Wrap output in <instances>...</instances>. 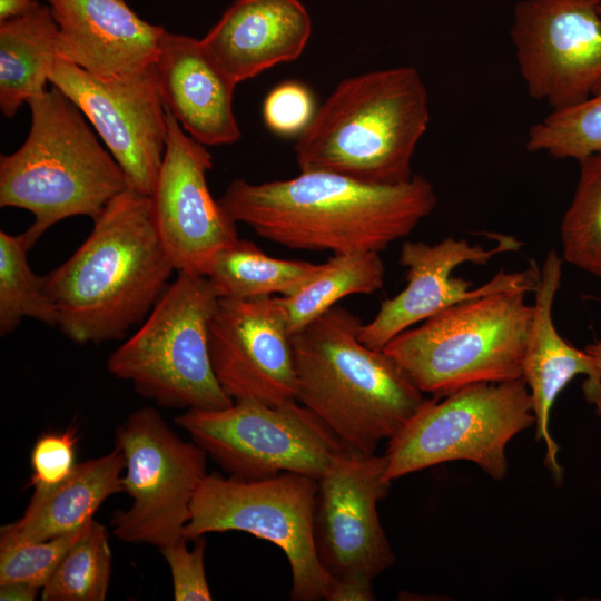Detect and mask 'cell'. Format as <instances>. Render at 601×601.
I'll use <instances>...</instances> for the list:
<instances>
[{
  "label": "cell",
  "instance_id": "obj_1",
  "mask_svg": "<svg viewBox=\"0 0 601 601\" xmlns=\"http://www.w3.org/2000/svg\"><path fill=\"white\" fill-rule=\"evenodd\" d=\"M236 221L290 249L382 252L406 237L437 205L422 175L397 185H373L342 175L300 170L283 180L236 178L219 198Z\"/></svg>",
  "mask_w": 601,
  "mask_h": 601
},
{
  "label": "cell",
  "instance_id": "obj_2",
  "mask_svg": "<svg viewBox=\"0 0 601 601\" xmlns=\"http://www.w3.org/2000/svg\"><path fill=\"white\" fill-rule=\"evenodd\" d=\"M174 270L151 196L128 187L93 219L77 250L45 275V287L61 332L78 344H99L142 323Z\"/></svg>",
  "mask_w": 601,
  "mask_h": 601
},
{
  "label": "cell",
  "instance_id": "obj_3",
  "mask_svg": "<svg viewBox=\"0 0 601 601\" xmlns=\"http://www.w3.org/2000/svg\"><path fill=\"white\" fill-rule=\"evenodd\" d=\"M363 324L336 304L293 334L296 400L347 447L375 453L427 398L383 349L361 342Z\"/></svg>",
  "mask_w": 601,
  "mask_h": 601
},
{
  "label": "cell",
  "instance_id": "obj_4",
  "mask_svg": "<svg viewBox=\"0 0 601 601\" xmlns=\"http://www.w3.org/2000/svg\"><path fill=\"white\" fill-rule=\"evenodd\" d=\"M431 119L418 70L400 66L342 80L297 137L299 170L342 175L373 185L413 177L412 159Z\"/></svg>",
  "mask_w": 601,
  "mask_h": 601
},
{
  "label": "cell",
  "instance_id": "obj_5",
  "mask_svg": "<svg viewBox=\"0 0 601 601\" xmlns=\"http://www.w3.org/2000/svg\"><path fill=\"white\" fill-rule=\"evenodd\" d=\"M27 104L31 114L27 139L0 157V207L35 216L24 231L33 246L66 218H97L129 181L82 112L59 89L52 86Z\"/></svg>",
  "mask_w": 601,
  "mask_h": 601
},
{
  "label": "cell",
  "instance_id": "obj_6",
  "mask_svg": "<svg viewBox=\"0 0 601 601\" xmlns=\"http://www.w3.org/2000/svg\"><path fill=\"white\" fill-rule=\"evenodd\" d=\"M525 292L483 294L405 329L383 351L424 394L518 380L533 314Z\"/></svg>",
  "mask_w": 601,
  "mask_h": 601
},
{
  "label": "cell",
  "instance_id": "obj_7",
  "mask_svg": "<svg viewBox=\"0 0 601 601\" xmlns=\"http://www.w3.org/2000/svg\"><path fill=\"white\" fill-rule=\"evenodd\" d=\"M219 298L206 276L178 273L140 327L110 354V374L131 382L137 393L160 406L231 405L209 353L210 322Z\"/></svg>",
  "mask_w": 601,
  "mask_h": 601
},
{
  "label": "cell",
  "instance_id": "obj_8",
  "mask_svg": "<svg viewBox=\"0 0 601 601\" xmlns=\"http://www.w3.org/2000/svg\"><path fill=\"white\" fill-rule=\"evenodd\" d=\"M535 424L522 378L476 383L446 396L427 398L387 441L385 479L452 461H469L494 481L509 470L506 445Z\"/></svg>",
  "mask_w": 601,
  "mask_h": 601
},
{
  "label": "cell",
  "instance_id": "obj_9",
  "mask_svg": "<svg viewBox=\"0 0 601 601\" xmlns=\"http://www.w3.org/2000/svg\"><path fill=\"white\" fill-rule=\"evenodd\" d=\"M317 491V480L293 472L259 480L207 474L191 501L183 536L242 531L266 540L288 560L290 599L325 600L332 580L315 546Z\"/></svg>",
  "mask_w": 601,
  "mask_h": 601
},
{
  "label": "cell",
  "instance_id": "obj_10",
  "mask_svg": "<svg viewBox=\"0 0 601 601\" xmlns=\"http://www.w3.org/2000/svg\"><path fill=\"white\" fill-rule=\"evenodd\" d=\"M175 423L230 476L243 480L293 472L318 481L347 449L298 401L238 400L218 410H186Z\"/></svg>",
  "mask_w": 601,
  "mask_h": 601
},
{
  "label": "cell",
  "instance_id": "obj_11",
  "mask_svg": "<svg viewBox=\"0 0 601 601\" xmlns=\"http://www.w3.org/2000/svg\"><path fill=\"white\" fill-rule=\"evenodd\" d=\"M115 442L125 459L124 492L132 503L114 513L112 533L126 543L161 550L183 536L191 501L207 475V453L180 439L152 407L132 412L117 426Z\"/></svg>",
  "mask_w": 601,
  "mask_h": 601
},
{
  "label": "cell",
  "instance_id": "obj_12",
  "mask_svg": "<svg viewBox=\"0 0 601 601\" xmlns=\"http://www.w3.org/2000/svg\"><path fill=\"white\" fill-rule=\"evenodd\" d=\"M601 0H521L510 29L531 98L551 110L588 98L601 81Z\"/></svg>",
  "mask_w": 601,
  "mask_h": 601
},
{
  "label": "cell",
  "instance_id": "obj_13",
  "mask_svg": "<svg viewBox=\"0 0 601 601\" xmlns=\"http://www.w3.org/2000/svg\"><path fill=\"white\" fill-rule=\"evenodd\" d=\"M385 470V455L347 447L317 481L315 546L332 581L373 584L395 561L377 512L392 483Z\"/></svg>",
  "mask_w": 601,
  "mask_h": 601
},
{
  "label": "cell",
  "instance_id": "obj_14",
  "mask_svg": "<svg viewBox=\"0 0 601 601\" xmlns=\"http://www.w3.org/2000/svg\"><path fill=\"white\" fill-rule=\"evenodd\" d=\"M49 82L87 117L129 187L151 196L168 130L155 66L134 75L99 77L58 59Z\"/></svg>",
  "mask_w": 601,
  "mask_h": 601
},
{
  "label": "cell",
  "instance_id": "obj_15",
  "mask_svg": "<svg viewBox=\"0 0 601 601\" xmlns=\"http://www.w3.org/2000/svg\"><path fill=\"white\" fill-rule=\"evenodd\" d=\"M494 236L496 245L491 248L453 237L433 245L405 240L398 262L406 268V286L394 297L383 300L374 318L362 325L361 342L371 348L383 349L400 333L461 302L487 293L534 292L540 277V267L534 259L524 270H500L479 287L452 276L464 263L485 265L496 255L519 250L522 246L515 237Z\"/></svg>",
  "mask_w": 601,
  "mask_h": 601
},
{
  "label": "cell",
  "instance_id": "obj_16",
  "mask_svg": "<svg viewBox=\"0 0 601 601\" xmlns=\"http://www.w3.org/2000/svg\"><path fill=\"white\" fill-rule=\"evenodd\" d=\"M293 332L279 297H220L209 328L215 375L234 400L297 401Z\"/></svg>",
  "mask_w": 601,
  "mask_h": 601
},
{
  "label": "cell",
  "instance_id": "obj_17",
  "mask_svg": "<svg viewBox=\"0 0 601 601\" xmlns=\"http://www.w3.org/2000/svg\"><path fill=\"white\" fill-rule=\"evenodd\" d=\"M167 138L151 194L155 220L177 273L205 276L223 248L239 237L236 221L207 185L213 157L166 110Z\"/></svg>",
  "mask_w": 601,
  "mask_h": 601
},
{
  "label": "cell",
  "instance_id": "obj_18",
  "mask_svg": "<svg viewBox=\"0 0 601 601\" xmlns=\"http://www.w3.org/2000/svg\"><path fill=\"white\" fill-rule=\"evenodd\" d=\"M562 260L551 249L540 268L521 376L531 397L535 439L545 445L544 464L556 484L562 482L563 469L558 460L559 445L550 431L551 412L559 394L577 375L585 376L584 397L601 417V373L584 349L574 347L559 334L552 317L561 286Z\"/></svg>",
  "mask_w": 601,
  "mask_h": 601
},
{
  "label": "cell",
  "instance_id": "obj_19",
  "mask_svg": "<svg viewBox=\"0 0 601 601\" xmlns=\"http://www.w3.org/2000/svg\"><path fill=\"white\" fill-rule=\"evenodd\" d=\"M59 28V59L99 77L155 66L166 29L141 19L125 0H45Z\"/></svg>",
  "mask_w": 601,
  "mask_h": 601
},
{
  "label": "cell",
  "instance_id": "obj_20",
  "mask_svg": "<svg viewBox=\"0 0 601 601\" xmlns=\"http://www.w3.org/2000/svg\"><path fill=\"white\" fill-rule=\"evenodd\" d=\"M155 73L165 109L191 138L205 146L240 138L233 108L237 83L201 39L166 31Z\"/></svg>",
  "mask_w": 601,
  "mask_h": 601
},
{
  "label": "cell",
  "instance_id": "obj_21",
  "mask_svg": "<svg viewBox=\"0 0 601 601\" xmlns=\"http://www.w3.org/2000/svg\"><path fill=\"white\" fill-rule=\"evenodd\" d=\"M311 33L300 0H235L201 41L238 85L297 59Z\"/></svg>",
  "mask_w": 601,
  "mask_h": 601
},
{
  "label": "cell",
  "instance_id": "obj_22",
  "mask_svg": "<svg viewBox=\"0 0 601 601\" xmlns=\"http://www.w3.org/2000/svg\"><path fill=\"white\" fill-rule=\"evenodd\" d=\"M125 459L115 447L108 454L77 463L61 482L35 487L22 516L1 526L0 548L45 541L89 523L110 495L124 492Z\"/></svg>",
  "mask_w": 601,
  "mask_h": 601
},
{
  "label": "cell",
  "instance_id": "obj_23",
  "mask_svg": "<svg viewBox=\"0 0 601 601\" xmlns=\"http://www.w3.org/2000/svg\"><path fill=\"white\" fill-rule=\"evenodd\" d=\"M59 59V28L48 4L0 22V108L11 118L19 107L47 91Z\"/></svg>",
  "mask_w": 601,
  "mask_h": 601
},
{
  "label": "cell",
  "instance_id": "obj_24",
  "mask_svg": "<svg viewBox=\"0 0 601 601\" xmlns=\"http://www.w3.org/2000/svg\"><path fill=\"white\" fill-rule=\"evenodd\" d=\"M319 267L321 264L305 260L272 257L253 242L238 238L215 255L205 276L223 298L288 296L305 285Z\"/></svg>",
  "mask_w": 601,
  "mask_h": 601
},
{
  "label": "cell",
  "instance_id": "obj_25",
  "mask_svg": "<svg viewBox=\"0 0 601 601\" xmlns=\"http://www.w3.org/2000/svg\"><path fill=\"white\" fill-rule=\"evenodd\" d=\"M385 268L377 252L333 254L298 290L280 296L293 333L300 329L342 298L370 295L384 284Z\"/></svg>",
  "mask_w": 601,
  "mask_h": 601
},
{
  "label": "cell",
  "instance_id": "obj_26",
  "mask_svg": "<svg viewBox=\"0 0 601 601\" xmlns=\"http://www.w3.org/2000/svg\"><path fill=\"white\" fill-rule=\"evenodd\" d=\"M32 247L23 234L0 231V335L18 328L23 318L58 326V312L45 287V276L36 275L27 259Z\"/></svg>",
  "mask_w": 601,
  "mask_h": 601
},
{
  "label": "cell",
  "instance_id": "obj_27",
  "mask_svg": "<svg viewBox=\"0 0 601 601\" xmlns=\"http://www.w3.org/2000/svg\"><path fill=\"white\" fill-rule=\"evenodd\" d=\"M112 569L107 529L92 520L41 589L43 601H104Z\"/></svg>",
  "mask_w": 601,
  "mask_h": 601
},
{
  "label": "cell",
  "instance_id": "obj_28",
  "mask_svg": "<svg viewBox=\"0 0 601 601\" xmlns=\"http://www.w3.org/2000/svg\"><path fill=\"white\" fill-rule=\"evenodd\" d=\"M578 162L579 178L560 226L562 258L601 276V152Z\"/></svg>",
  "mask_w": 601,
  "mask_h": 601
},
{
  "label": "cell",
  "instance_id": "obj_29",
  "mask_svg": "<svg viewBox=\"0 0 601 601\" xmlns=\"http://www.w3.org/2000/svg\"><path fill=\"white\" fill-rule=\"evenodd\" d=\"M526 150L577 161L601 152V81L591 95L572 106L551 110L530 127Z\"/></svg>",
  "mask_w": 601,
  "mask_h": 601
},
{
  "label": "cell",
  "instance_id": "obj_30",
  "mask_svg": "<svg viewBox=\"0 0 601 601\" xmlns=\"http://www.w3.org/2000/svg\"><path fill=\"white\" fill-rule=\"evenodd\" d=\"M91 521L77 531L57 538L0 548V584L26 582L42 589L67 551L86 533Z\"/></svg>",
  "mask_w": 601,
  "mask_h": 601
},
{
  "label": "cell",
  "instance_id": "obj_31",
  "mask_svg": "<svg viewBox=\"0 0 601 601\" xmlns=\"http://www.w3.org/2000/svg\"><path fill=\"white\" fill-rule=\"evenodd\" d=\"M317 106L308 86L296 80L276 85L265 97V126L279 137H298L313 120Z\"/></svg>",
  "mask_w": 601,
  "mask_h": 601
},
{
  "label": "cell",
  "instance_id": "obj_32",
  "mask_svg": "<svg viewBox=\"0 0 601 601\" xmlns=\"http://www.w3.org/2000/svg\"><path fill=\"white\" fill-rule=\"evenodd\" d=\"M193 550L187 548L185 536L160 550L167 561L176 601H208L211 592L204 564L206 540L200 536Z\"/></svg>",
  "mask_w": 601,
  "mask_h": 601
},
{
  "label": "cell",
  "instance_id": "obj_33",
  "mask_svg": "<svg viewBox=\"0 0 601 601\" xmlns=\"http://www.w3.org/2000/svg\"><path fill=\"white\" fill-rule=\"evenodd\" d=\"M77 428L41 434L32 446L30 485L49 486L65 480L76 466Z\"/></svg>",
  "mask_w": 601,
  "mask_h": 601
},
{
  "label": "cell",
  "instance_id": "obj_34",
  "mask_svg": "<svg viewBox=\"0 0 601 601\" xmlns=\"http://www.w3.org/2000/svg\"><path fill=\"white\" fill-rule=\"evenodd\" d=\"M325 600L372 601L375 600L373 584L353 580L332 581Z\"/></svg>",
  "mask_w": 601,
  "mask_h": 601
},
{
  "label": "cell",
  "instance_id": "obj_35",
  "mask_svg": "<svg viewBox=\"0 0 601 601\" xmlns=\"http://www.w3.org/2000/svg\"><path fill=\"white\" fill-rule=\"evenodd\" d=\"M40 588L26 582H7L0 584L1 601L35 600Z\"/></svg>",
  "mask_w": 601,
  "mask_h": 601
},
{
  "label": "cell",
  "instance_id": "obj_36",
  "mask_svg": "<svg viewBox=\"0 0 601 601\" xmlns=\"http://www.w3.org/2000/svg\"><path fill=\"white\" fill-rule=\"evenodd\" d=\"M39 4V0H0V22L20 17Z\"/></svg>",
  "mask_w": 601,
  "mask_h": 601
},
{
  "label": "cell",
  "instance_id": "obj_37",
  "mask_svg": "<svg viewBox=\"0 0 601 601\" xmlns=\"http://www.w3.org/2000/svg\"><path fill=\"white\" fill-rule=\"evenodd\" d=\"M583 349L593 358L598 371L601 373V339L585 345Z\"/></svg>",
  "mask_w": 601,
  "mask_h": 601
},
{
  "label": "cell",
  "instance_id": "obj_38",
  "mask_svg": "<svg viewBox=\"0 0 601 601\" xmlns=\"http://www.w3.org/2000/svg\"><path fill=\"white\" fill-rule=\"evenodd\" d=\"M599 11H600V14H601V4H600V7H599Z\"/></svg>",
  "mask_w": 601,
  "mask_h": 601
}]
</instances>
